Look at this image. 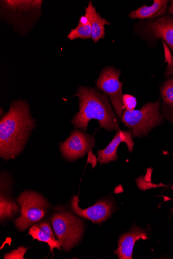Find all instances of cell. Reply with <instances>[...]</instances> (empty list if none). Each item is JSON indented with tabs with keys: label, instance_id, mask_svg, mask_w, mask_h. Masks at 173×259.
<instances>
[{
	"label": "cell",
	"instance_id": "obj_12",
	"mask_svg": "<svg viewBox=\"0 0 173 259\" xmlns=\"http://www.w3.org/2000/svg\"><path fill=\"white\" fill-rule=\"evenodd\" d=\"M168 3L167 0H155L152 6H143L131 12L129 17L132 19L155 20L165 15Z\"/></svg>",
	"mask_w": 173,
	"mask_h": 259
},
{
	"label": "cell",
	"instance_id": "obj_18",
	"mask_svg": "<svg viewBox=\"0 0 173 259\" xmlns=\"http://www.w3.org/2000/svg\"><path fill=\"white\" fill-rule=\"evenodd\" d=\"M163 44L165 53V62L167 63L164 70V76L167 79L169 77H173V56L170 53L167 46L164 42Z\"/></svg>",
	"mask_w": 173,
	"mask_h": 259
},
{
	"label": "cell",
	"instance_id": "obj_3",
	"mask_svg": "<svg viewBox=\"0 0 173 259\" xmlns=\"http://www.w3.org/2000/svg\"><path fill=\"white\" fill-rule=\"evenodd\" d=\"M160 99L155 103H148L141 109L132 111L126 110L121 117V121L132 129V136H145L152 129L163 122V116L160 112Z\"/></svg>",
	"mask_w": 173,
	"mask_h": 259
},
{
	"label": "cell",
	"instance_id": "obj_10",
	"mask_svg": "<svg viewBox=\"0 0 173 259\" xmlns=\"http://www.w3.org/2000/svg\"><path fill=\"white\" fill-rule=\"evenodd\" d=\"M148 231L133 224L127 232L120 235L118 241V247L114 251L119 259H132L134 245L140 239L148 240Z\"/></svg>",
	"mask_w": 173,
	"mask_h": 259
},
{
	"label": "cell",
	"instance_id": "obj_19",
	"mask_svg": "<svg viewBox=\"0 0 173 259\" xmlns=\"http://www.w3.org/2000/svg\"><path fill=\"white\" fill-rule=\"evenodd\" d=\"M122 103L126 110L129 111L134 110L137 105L136 98L129 94L122 96Z\"/></svg>",
	"mask_w": 173,
	"mask_h": 259
},
{
	"label": "cell",
	"instance_id": "obj_7",
	"mask_svg": "<svg viewBox=\"0 0 173 259\" xmlns=\"http://www.w3.org/2000/svg\"><path fill=\"white\" fill-rule=\"evenodd\" d=\"M59 146L62 157L66 160L73 162L92 151L95 147V139L85 132L75 130Z\"/></svg>",
	"mask_w": 173,
	"mask_h": 259
},
{
	"label": "cell",
	"instance_id": "obj_8",
	"mask_svg": "<svg viewBox=\"0 0 173 259\" xmlns=\"http://www.w3.org/2000/svg\"><path fill=\"white\" fill-rule=\"evenodd\" d=\"M145 36L153 44L161 39L173 52V17L165 15L144 23Z\"/></svg>",
	"mask_w": 173,
	"mask_h": 259
},
{
	"label": "cell",
	"instance_id": "obj_9",
	"mask_svg": "<svg viewBox=\"0 0 173 259\" xmlns=\"http://www.w3.org/2000/svg\"><path fill=\"white\" fill-rule=\"evenodd\" d=\"M79 196H74L71 199V207L74 213L90 220L93 224H101L107 221L114 210L113 202L111 200L97 201L93 205L82 209L79 205Z\"/></svg>",
	"mask_w": 173,
	"mask_h": 259
},
{
	"label": "cell",
	"instance_id": "obj_11",
	"mask_svg": "<svg viewBox=\"0 0 173 259\" xmlns=\"http://www.w3.org/2000/svg\"><path fill=\"white\" fill-rule=\"evenodd\" d=\"M130 131H118L110 144L103 150H98L97 152V159L100 164H107L118 159L117 151L121 143L127 144L130 152L133 150L134 141Z\"/></svg>",
	"mask_w": 173,
	"mask_h": 259
},
{
	"label": "cell",
	"instance_id": "obj_23",
	"mask_svg": "<svg viewBox=\"0 0 173 259\" xmlns=\"http://www.w3.org/2000/svg\"><path fill=\"white\" fill-rule=\"evenodd\" d=\"M171 189L173 190V187H171Z\"/></svg>",
	"mask_w": 173,
	"mask_h": 259
},
{
	"label": "cell",
	"instance_id": "obj_6",
	"mask_svg": "<svg viewBox=\"0 0 173 259\" xmlns=\"http://www.w3.org/2000/svg\"><path fill=\"white\" fill-rule=\"evenodd\" d=\"M121 72L113 67L105 68L96 81V86L108 94L112 104L119 117H121L125 109L122 103V86L119 81Z\"/></svg>",
	"mask_w": 173,
	"mask_h": 259
},
{
	"label": "cell",
	"instance_id": "obj_14",
	"mask_svg": "<svg viewBox=\"0 0 173 259\" xmlns=\"http://www.w3.org/2000/svg\"><path fill=\"white\" fill-rule=\"evenodd\" d=\"M160 112L163 118L173 124V77H169L160 87Z\"/></svg>",
	"mask_w": 173,
	"mask_h": 259
},
{
	"label": "cell",
	"instance_id": "obj_5",
	"mask_svg": "<svg viewBox=\"0 0 173 259\" xmlns=\"http://www.w3.org/2000/svg\"><path fill=\"white\" fill-rule=\"evenodd\" d=\"M17 201L21 206V216L15 220V225L20 231L27 230L42 220L49 207L47 201L42 195L29 191L21 193Z\"/></svg>",
	"mask_w": 173,
	"mask_h": 259
},
{
	"label": "cell",
	"instance_id": "obj_20",
	"mask_svg": "<svg viewBox=\"0 0 173 259\" xmlns=\"http://www.w3.org/2000/svg\"><path fill=\"white\" fill-rule=\"evenodd\" d=\"M28 248L22 246L19 247L17 249L8 253L4 256V258L8 259H23L24 258V255L26 253Z\"/></svg>",
	"mask_w": 173,
	"mask_h": 259
},
{
	"label": "cell",
	"instance_id": "obj_1",
	"mask_svg": "<svg viewBox=\"0 0 173 259\" xmlns=\"http://www.w3.org/2000/svg\"><path fill=\"white\" fill-rule=\"evenodd\" d=\"M36 126L27 103L13 102L0 122V156L6 160L15 158L23 151Z\"/></svg>",
	"mask_w": 173,
	"mask_h": 259
},
{
	"label": "cell",
	"instance_id": "obj_15",
	"mask_svg": "<svg viewBox=\"0 0 173 259\" xmlns=\"http://www.w3.org/2000/svg\"><path fill=\"white\" fill-rule=\"evenodd\" d=\"M1 188V199H0V218L1 221L12 218L19 210L16 203L11 199L8 195Z\"/></svg>",
	"mask_w": 173,
	"mask_h": 259
},
{
	"label": "cell",
	"instance_id": "obj_16",
	"mask_svg": "<svg viewBox=\"0 0 173 259\" xmlns=\"http://www.w3.org/2000/svg\"><path fill=\"white\" fill-rule=\"evenodd\" d=\"M92 28L90 22L85 16H82L76 29H72L67 37L71 40L78 38L88 39L91 37Z\"/></svg>",
	"mask_w": 173,
	"mask_h": 259
},
{
	"label": "cell",
	"instance_id": "obj_22",
	"mask_svg": "<svg viewBox=\"0 0 173 259\" xmlns=\"http://www.w3.org/2000/svg\"><path fill=\"white\" fill-rule=\"evenodd\" d=\"M166 12L168 15L173 16V0L170 2Z\"/></svg>",
	"mask_w": 173,
	"mask_h": 259
},
{
	"label": "cell",
	"instance_id": "obj_25",
	"mask_svg": "<svg viewBox=\"0 0 173 259\" xmlns=\"http://www.w3.org/2000/svg\"><path fill=\"white\" fill-rule=\"evenodd\" d=\"M172 187H173V185H172Z\"/></svg>",
	"mask_w": 173,
	"mask_h": 259
},
{
	"label": "cell",
	"instance_id": "obj_2",
	"mask_svg": "<svg viewBox=\"0 0 173 259\" xmlns=\"http://www.w3.org/2000/svg\"><path fill=\"white\" fill-rule=\"evenodd\" d=\"M75 96L80 100V111L71 121L74 127L86 132L89 121L95 119L100 128L110 132L120 130L118 119L106 94L91 88L80 87Z\"/></svg>",
	"mask_w": 173,
	"mask_h": 259
},
{
	"label": "cell",
	"instance_id": "obj_21",
	"mask_svg": "<svg viewBox=\"0 0 173 259\" xmlns=\"http://www.w3.org/2000/svg\"><path fill=\"white\" fill-rule=\"evenodd\" d=\"M37 225L45 232L48 234L49 235L56 239L55 234L50 226V225L47 222H42Z\"/></svg>",
	"mask_w": 173,
	"mask_h": 259
},
{
	"label": "cell",
	"instance_id": "obj_4",
	"mask_svg": "<svg viewBox=\"0 0 173 259\" xmlns=\"http://www.w3.org/2000/svg\"><path fill=\"white\" fill-rule=\"evenodd\" d=\"M58 240L65 251L77 245L82 238L83 222L67 211H58L51 219Z\"/></svg>",
	"mask_w": 173,
	"mask_h": 259
},
{
	"label": "cell",
	"instance_id": "obj_13",
	"mask_svg": "<svg viewBox=\"0 0 173 259\" xmlns=\"http://www.w3.org/2000/svg\"><path fill=\"white\" fill-rule=\"evenodd\" d=\"M85 16L90 21L91 26V38L94 43H96L105 36V26L110 25L111 23L96 12L91 1L85 9Z\"/></svg>",
	"mask_w": 173,
	"mask_h": 259
},
{
	"label": "cell",
	"instance_id": "obj_17",
	"mask_svg": "<svg viewBox=\"0 0 173 259\" xmlns=\"http://www.w3.org/2000/svg\"><path fill=\"white\" fill-rule=\"evenodd\" d=\"M28 234L32 236L33 240L47 243L50 247L51 252L53 253L55 248H57L59 250L61 248V245L59 241L52 238L37 225H35L30 228Z\"/></svg>",
	"mask_w": 173,
	"mask_h": 259
},
{
	"label": "cell",
	"instance_id": "obj_24",
	"mask_svg": "<svg viewBox=\"0 0 173 259\" xmlns=\"http://www.w3.org/2000/svg\"><path fill=\"white\" fill-rule=\"evenodd\" d=\"M171 210H172V211H173V209H172Z\"/></svg>",
	"mask_w": 173,
	"mask_h": 259
}]
</instances>
